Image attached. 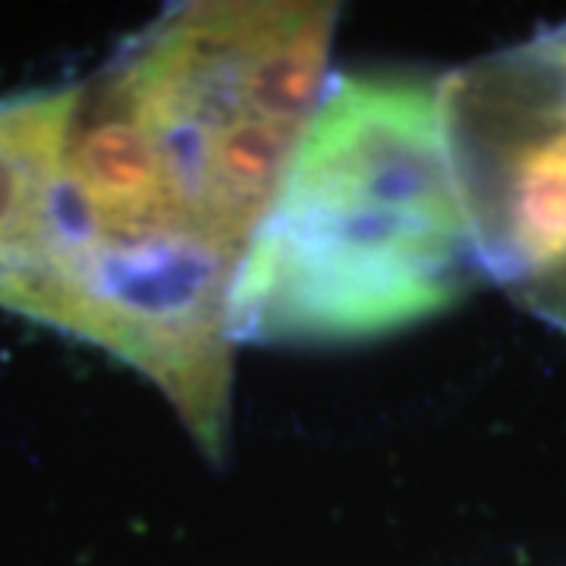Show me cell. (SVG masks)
Returning a JSON list of instances; mask_svg holds the SVG:
<instances>
[{
  "instance_id": "1",
  "label": "cell",
  "mask_w": 566,
  "mask_h": 566,
  "mask_svg": "<svg viewBox=\"0 0 566 566\" xmlns=\"http://www.w3.org/2000/svg\"><path fill=\"white\" fill-rule=\"evenodd\" d=\"M334 3L167 7L57 88L25 318L167 397L211 463L230 444V296L327 92Z\"/></svg>"
},
{
  "instance_id": "2",
  "label": "cell",
  "mask_w": 566,
  "mask_h": 566,
  "mask_svg": "<svg viewBox=\"0 0 566 566\" xmlns=\"http://www.w3.org/2000/svg\"><path fill=\"white\" fill-rule=\"evenodd\" d=\"M485 277L441 111V80L337 73L245 252L233 344L375 340Z\"/></svg>"
},
{
  "instance_id": "3",
  "label": "cell",
  "mask_w": 566,
  "mask_h": 566,
  "mask_svg": "<svg viewBox=\"0 0 566 566\" xmlns=\"http://www.w3.org/2000/svg\"><path fill=\"white\" fill-rule=\"evenodd\" d=\"M441 111L485 277L566 334V22L447 73Z\"/></svg>"
}]
</instances>
